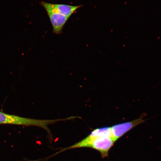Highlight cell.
<instances>
[{"label": "cell", "mask_w": 161, "mask_h": 161, "mask_svg": "<svg viewBox=\"0 0 161 161\" xmlns=\"http://www.w3.org/2000/svg\"><path fill=\"white\" fill-rule=\"evenodd\" d=\"M71 119L69 117L64 119L55 120H40L23 117L19 116L8 114L0 111V124H12L15 125L26 126H35L44 129L48 132L50 136L51 134L48 128L49 125L60 121Z\"/></svg>", "instance_id": "2"}, {"label": "cell", "mask_w": 161, "mask_h": 161, "mask_svg": "<svg viewBox=\"0 0 161 161\" xmlns=\"http://www.w3.org/2000/svg\"><path fill=\"white\" fill-rule=\"evenodd\" d=\"M40 4L45 9L47 13H57L70 18L82 5L73 6L61 4H55L42 2Z\"/></svg>", "instance_id": "3"}, {"label": "cell", "mask_w": 161, "mask_h": 161, "mask_svg": "<svg viewBox=\"0 0 161 161\" xmlns=\"http://www.w3.org/2000/svg\"><path fill=\"white\" fill-rule=\"evenodd\" d=\"M89 135L96 137L107 136L112 138L111 128L108 127L96 128L92 131Z\"/></svg>", "instance_id": "6"}, {"label": "cell", "mask_w": 161, "mask_h": 161, "mask_svg": "<svg viewBox=\"0 0 161 161\" xmlns=\"http://www.w3.org/2000/svg\"><path fill=\"white\" fill-rule=\"evenodd\" d=\"M52 24L53 33L56 35L61 34L64 26L69 18L59 14L47 13Z\"/></svg>", "instance_id": "5"}, {"label": "cell", "mask_w": 161, "mask_h": 161, "mask_svg": "<svg viewBox=\"0 0 161 161\" xmlns=\"http://www.w3.org/2000/svg\"><path fill=\"white\" fill-rule=\"evenodd\" d=\"M144 121L142 117L132 121L117 124L112 126L111 128L113 138L116 142L129 131Z\"/></svg>", "instance_id": "4"}, {"label": "cell", "mask_w": 161, "mask_h": 161, "mask_svg": "<svg viewBox=\"0 0 161 161\" xmlns=\"http://www.w3.org/2000/svg\"><path fill=\"white\" fill-rule=\"evenodd\" d=\"M115 142L112 137L107 136L96 137L90 136H86L80 142L71 146L62 149L56 153L57 154L67 150L74 148H89L97 151L102 158L108 156V152Z\"/></svg>", "instance_id": "1"}]
</instances>
